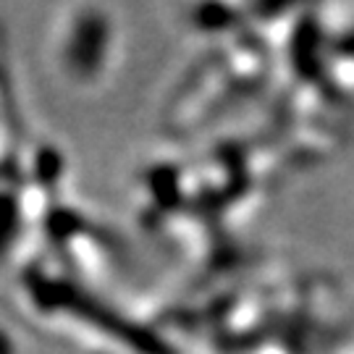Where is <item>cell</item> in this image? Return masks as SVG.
I'll return each mask as SVG.
<instances>
[{"label":"cell","instance_id":"6da1fadb","mask_svg":"<svg viewBox=\"0 0 354 354\" xmlns=\"http://www.w3.org/2000/svg\"><path fill=\"white\" fill-rule=\"evenodd\" d=\"M118 50V26L100 8H66L55 29V64L79 87L97 84L111 74Z\"/></svg>","mask_w":354,"mask_h":354}]
</instances>
